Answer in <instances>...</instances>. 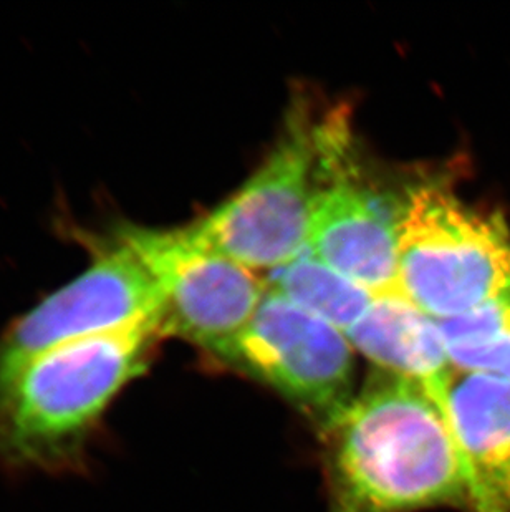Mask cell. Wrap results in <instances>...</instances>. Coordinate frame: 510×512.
<instances>
[{
  "label": "cell",
  "instance_id": "12",
  "mask_svg": "<svg viewBox=\"0 0 510 512\" xmlns=\"http://www.w3.org/2000/svg\"><path fill=\"white\" fill-rule=\"evenodd\" d=\"M439 327L453 368L510 382V290Z\"/></svg>",
  "mask_w": 510,
  "mask_h": 512
},
{
  "label": "cell",
  "instance_id": "11",
  "mask_svg": "<svg viewBox=\"0 0 510 512\" xmlns=\"http://www.w3.org/2000/svg\"><path fill=\"white\" fill-rule=\"evenodd\" d=\"M264 282L267 289L317 315L343 334L357 324L376 297L308 251L295 261L267 272Z\"/></svg>",
  "mask_w": 510,
  "mask_h": 512
},
{
  "label": "cell",
  "instance_id": "3",
  "mask_svg": "<svg viewBox=\"0 0 510 512\" xmlns=\"http://www.w3.org/2000/svg\"><path fill=\"white\" fill-rule=\"evenodd\" d=\"M398 292L434 320L467 314L510 290V229L501 214L471 208L443 184L403 201Z\"/></svg>",
  "mask_w": 510,
  "mask_h": 512
},
{
  "label": "cell",
  "instance_id": "8",
  "mask_svg": "<svg viewBox=\"0 0 510 512\" xmlns=\"http://www.w3.org/2000/svg\"><path fill=\"white\" fill-rule=\"evenodd\" d=\"M338 130L323 135V166L307 251L373 295L398 292L403 203L345 163Z\"/></svg>",
  "mask_w": 510,
  "mask_h": 512
},
{
  "label": "cell",
  "instance_id": "4",
  "mask_svg": "<svg viewBox=\"0 0 510 512\" xmlns=\"http://www.w3.org/2000/svg\"><path fill=\"white\" fill-rule=\"evenodd\" d=\"M322 131L295 108L264 165L226 203L186 226L204 246L265 274L305 254L322 179Z\"/></svg>",
  "mask_w": 510,
  "mask_h": 512
},
{
  "label": "cell",
  "instance_id": "10",
  "mask_svg": "<svg viewBox=\"0 0 510 512\" xmlns=\"http://www.w3.org/2000/svg\"><path fill=\"white\" fill-rule=\"evenodd\" d=\"M347 339L370 362L395 377L421 383L438 398L453 373L438 320L400 292L376 295Z\"/></svg>",
  "mask_w": 510,
  "mask_h": 512
},
{
  "label": "cell",
  "instance_id": "1",
  "mask_svg": "<svg viewBox=\"0 0 510 512\" xmlns=\"http://www.w3.org/2000/svg\"><path fill=\"white\" fill-rule=\"evenodd\" d=\"M161 339L158 325H133L0 363V468L85 473L108 411Z\"/></svg>",
  "mask_w": 510,
  "mask_h": 512
},
{
  "label": "cell",
  "instance_id": "6",
  "mask_svg": "<svg viewBox=\"0 0 510 512\" xmlns=\"http://www.w3.org/2000/svg\"><path fill=\"white\" fill-rule=\"evenodd\" d=\"M163 295V335L221 358L251 322L267 292L264 277L204 246L188 228L118 226Z\"/></svg>",
  "mask_w": 510,
  "mask_h": 512
},
{
  "label": "cell",
  "instance_id": "7",
  "mask_svg": "<svg viewBox=\"0 0 510 512\" xmlns=\"http://www.w3.org/2000/svg\"><path fill=\"white\" fill-rule=\"evenodd\" d=\"M219 360L274 388L318 426L353 398L355 358L347 335L269 289Z\"/></svg>",
  "mask_w": 510,
  "mask_h": 512
},
{
  "label": "cell",
  "instance_id": "2",
  "mask_svg": "<svg viewBox=\"0 0 510 512\" xmlns=\"http://www.w3.org/2000/svg\"><path fill=\"white\" fill-rule=\"evenodd\" d=\"M328 512H413L467 503L443 405L408 378H378L320 426Z\"/></svg>",
  "mask_w": 510,
  "mask_h": 512
},
{
  "label": "cell",
  "instance_id": "9",
  "mask_svg": "<svg viewBox=\"0 0 510 512\" xmlns=\"http://www.w3.org/2000/svg\"><path fill=\"white\" fill-rule=\"evenodd\" d=\"M439 401L461 453L474 512H510V382L454 368Z\"/></svg>",
  "mask_w": 510,
  "mask_h": 512
},
{
  "label": "cell",
  "instance_id": "5",
  "mask_svg": "<svg viewBox=\"0 0 510 512\" xmlns=\"http://www.w3.org/2000/svg\"><path fill=\"white\" fill-rule=\"evenodd\" d=\"M87 241L88 266L0 332V363L133 325H158L163 332L158 282L120 228Z\"/></svg>",
  "mask_w": 510,
  "mask_h": 512
}]
</instances>
